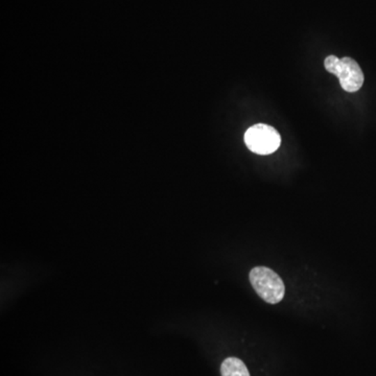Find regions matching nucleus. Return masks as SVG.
I'll return each mask as SVG.
<instances>
[{
    "mask_svg": "<svg viewBox=\"0 0 376 376\" xmlns=\"http://www.w3.org/2000/svg\"><path fill=\"white\" fill-rule=\"evenodd\" d=\"M328 72L336 75L340 79V87L347 92H357L363 84V73L357 61L349 56L343 58L328 56L324 61Z\"/></svg>",
    "mask_w": 376,
    "mask_h": 376,
    "instance_id": "obj_2",
    "label": "nucleus"
},
{
    "mask_svg": "<svg viewBox=\"0 0 376 376\" xmlns=\"http://www.w3.org/2000/svg\"><path fill=\"white\" fill-rule=\"evenodd\" d=\"M251 284L259 297L269 304H277L283 299L285 285L281 277L267 267H255L249 274Z\"/></svg>",
    "mask_w": 376,
    "mask_h": 376,
    "instance_id": "obj_1",
    "label": "nucleus"
},
{
    "mask_svg": "<svg viewBox=\"0 0 376 376\" xmlns=\"http://www.w3.org/2000/svg\"><path fill=\"white\" fill-rule=\"evenodd\" d=\"M244 143L255 154L269 155L278 150L281 144V137L275 127L257 123L246 130Z\"/></svg>",
    "mask_w": 376,
    "mask_h": 376,
    "instance_id": "obj_3",
    "label": "nucleus"
},
{
    "mask_svg": "<svg viewBox=\"0 0 376 376\" xmlns=\"http://www.w3.org/2000/svg\"><path fill=\"white\" fill-rule=\"evenodd\" d=\"M221 376H250L248 368L242 359L228 357L221 363Z\"/></svg>",
    "mask_w": 376,
    "mask_h": 376,
    "instance_id": "obj_4",
    "label": "nucleus"
}]
</instances>
